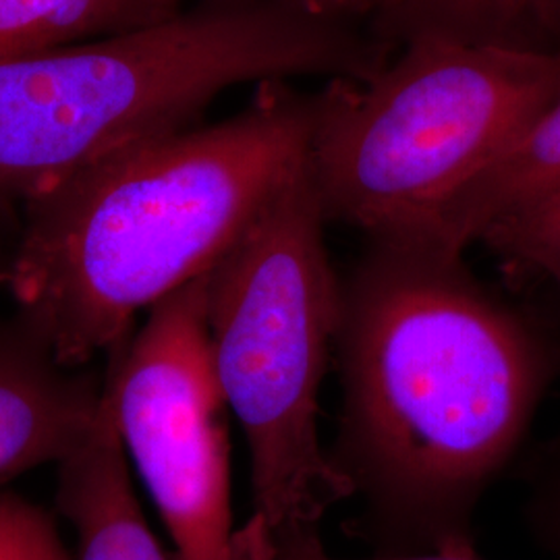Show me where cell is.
<instances>
[{"mask_svg":"<svg viewBox=\"0 0 560 560\" xmlns=\"http://www.w3.org/2000/svg\"><path fill=\"white\" fill-rule=\"evenodd\" d=\"M428 229L370 233L339 279V434L328 459L378 557H474L471 520L550 376L540 330Z\"/></svg>","mask_w":560,"mask_h":560,"instance_id":"1","label":"cell"},{"mask_svg":"<svg viewBox=\"0 0 560 560\" xmlns=\"http://www.w3.org/2000/svg\"><path fill=\"white\" fill-rule=\"evenodd\" d=\"M318 94L264 81L231 119L138 141L23 203L0 282L65 365L133 332L258 221L305 162Z\"/></svg>","mask_w":560,"mask_h":560,"instance_id":"2","label":"cell"},{"mask_svg":"<svg viewBox=\"0 0 560 560\" xmlns=\"http://www.w3.org/2000/svg\"><path fill=\"white\" fill-rule=\"evenodd\" d=\"M393 44L284 0H201L168 20L0 62V210L127 145L194 127L221 92L303 75L365 83Z\"/></svg>","mask_w":560,"mask_h":560,"instance_id":"3","label":"cell"},{"mask_svg":"<svg viewBox=\"0 0 560 560\" xmlns=\"http://www.w3.org/2000/svg\"><path fill=\"white\" fill-rule=\"evenodd\" d=\"M324 226L307 161L206 275L210 360L249 448L254 517L275 536L351 499L318 432L339 322Z\"/></svg>","mask_w":560,"mask_h":560,"instance_id":"4","label":"cell"},{"mask_svg":"<svg viewBox=\"0 0 560 560\" xmlns=\"http://www.w3.org/2000/svg\"><path fill=\"white\" fill-rule=\"evenodd\" d=\"M560 94V50L434 34L365 83L318 94L310 175L324 221L365 235L425 226Z\"/></svg>","mask_w":560,"mask_h":560,"instance_id":"5","label":"cell"},{"mask_svg":"<svg viewBox=\"0 0 560 560\" xmlns=\"http://www.w3.org/2000/svg\"><path fill=\"white\" fill-rule=\"evenodd\" d=\"M206 275L154 305L104 372L120 444L175 560H233L231 411L208 349Z\"/></svg>","mask_w":560,"mask_h":560,"instance_id":"6","label":"cell"},{"mask_svg":"<svg viewBox=\"0 0 560 560\" xmlns=\"http://www.w3.org/2000/svg\"><path fill=\"white\" fill-rule=\"evenodd\" d=\"M104 374L71 368L20 314L0 320V486L67 459L98 420Z\"/></svg>","mask_w":560,"mask_h":560,"instance_id":"7","label":"cell"},{"mask_svg":"<svg viewBox=\"0 0 560 560\" xmlns=\"http://www.w3.org/2000/svg\"><path fill=\"white\" fill-rule=\"evenodd\" d=\"M57 467V506L78 534L75 560H175L141 511L106 386L88 441Z\"/></svg>","mask_w":560,"mask_h":560,"instance_id":"8","label":"cell"},{"mask_svg":"<svg viewBox=\"0 0 560 560\" xmlns=\"http://www.w3.org/2000/svg\"><path fill=\"white\" fill-rule=\"evenodd\" d=\"M560 194V94L540 119L446 201L420 229L467 249L497 222Z\"/></svg>","mask_w":560,"mask_h":560,"instance_id":"9","label":"cell"},{"mask_svg":"<svg viewBox=\"0 0 560 560\" xmlns=\"http://www.w3.org/2000/svg\"><path fill=\"white\" fill-rule=\"evenodd\" d=\"M374 27L393 46L434 34L474 44L560 50L559 15L544 0H381Z\"/></svg>","mask_w":560,"mask_h":560,"instance_id":"10","label":"cell"},{"mask_svg":"<svg viewBox=\"0 0 560 560\" xmlns=\"http://www.w3.org/2000/svg\"><path fill=\"white\" fill-rule=\"evenodd\" d=\"M180 9L168 0H0V62L127 34Z\"/></svg>","mask_w":560,"mask_h":560,"instance_id":"11","label":"cell"},{"mask_svg":"<svg viewBox=\"0 0 560 560\" xmlns=\"http://www.w3.org/2000/svg\"><path fill=\"white\" fill-rule=\"evenodd\" d=\"M480 241L509 268L560 291V194L492 224Z\"/></svg>","mask_w":560,"mask_h":560,"instance_id":"12","label":"cell"},{"mask_svg":"<svg viewBox=\"0 0 560 560\" xmlns=\"http://www.w3.org/2000/svg\"><path fill=\"white\" fill-rule=\"evenodd\" d=\"M0 560H75L55 517L18 492H0Z\"/></svg>","mask_w":560,"mask_h":560,"instance_id":"13","label":"cell"},{"mask_svg":"<svg viewBox=\"0 0 560 560\" xmlns=\"http://www.w3.org/2000/svg\"><path fill=\"white\" fill-rule=\"evenodd\" d=\"M270 560H480L460 555L442 552H420V555H399V557H374V559H339L332 557L320 538V527L293 529L284 534H270Z\"/></svg>","mask_w":560,"mask_h":560,"instance_id":"14","label":"cell"},{"mask_svg":"<svg viewBox=\"0 0 560 560\" xmlns=\"http://www.w3.org/2000/svg\"><path fill=\"white\" fill-rule=\"evenodd\" d=\"M173 4L180 7L183 0H168ZM293 2L305 9L318 11L324 15H335V18H345V20H365V18H376L381 9V0H284Z\"/></svg>","mask_w":560,"mask_h":560,"instance_id":"15","label":"cell"},{"mask_svg":"<svg viewBox=\"0 0 560 560\" xmlns=\"http://www.w3.org/2000/svg\"><path fill=\"white\" fill-rule=\"evenodd\" d=\"M233 560H270V532L258 517L233 534Z\"/></svg>","mask_w":560,"mask_h":560,"instance_id":"16","label":"cell"},{"mask_svg":"<svg viewBox=\"0 0 560 560\" xmlns=\"http://www.w3.org/2000/svg\"><path fill=\"white\" fill-rule=\"evenodd\" d=\"M544 2H546V4H548V7L559 15L560 20V0H544Z\"/></svg>","mask_w":560,"mask_h":560,"instance_id":"17","label":"cell"},{"mask_svg":"<svg viewBox=\"0 0 560 560\" xmlns=\"http://www.w3.org/2000/svg\"><path fill=\"white\" fill-rule=\"evenodd\" d=\"M555 525H557V536H555V538H557V541H559V546H560V513H559V517H557V520H555Z\"/></svg>","mask_w":560,"mask_h":560,"instance_id":"18","label":"cell"},{"mask_svg":"<svg viewBox=\"0 0 560 560\" xmlns=\"http://www.w3.org/2000/svg\"><path fill=\"white\" fill-rule=\"evenodd\" d=\"M2 212V210H0ZM0 272H2V261H0Z\"/></svg>","mask_w":560,"mask_h":560,"instance_id":"19","label":"cell"}]
</instances>
